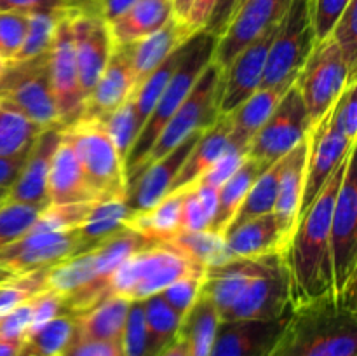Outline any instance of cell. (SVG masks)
Here are the masks:
<instances>
[{
	"instance_id": "obj_1",
	"label": "cell",
	"mask_w": 357,
	"mask_h": 356,
	"mask_svg": "<svg viewBox=\"0 0 357 356\" xmlns=\"http://www.w3.org/2000/svg\"><path fill=\"white\" fill-rule=\"evenodd\" d=\"M345 166L347 156L338 164L323 191L296 223L286 250V264L291 278L293 307L333 295L330 227L335 199L344 178Z\"/></svg>"
},
{
	"instance_id": "obj_2",
	"label": "cell",
	"mask_w": 357,
	"mask_h": 356,
	"mask_svg": "<svg viewBox=\"0 0 357 356\" xmlns=\"http://www.w3.org/2000/svg\"><path fill=\"white\" fill-rule=\"evenodd\" d=\"M356 302L333 295L291 309L272 356H356Z\"/></svg>"
},
{
	"instance_id": "obj_3",
	"label": "cell",
	"mask_w": 357,
	"mask_h": 356,
	"mask_svg": "<svg viewBox=\"0 0 357 356\" xmlns=\"http://www.w3.org/2000/svg\"><path fill=\"white\" fill-rule=\"evenodd\" d=\"M216 40H218V37L209 34L204 28L192 34L185 40L183 52H181V58L176 70L171 75L166 89L162 91L160 98L157 100L152 114L149 115V119L143 124L135 145L129 150V156L124 163L126 185L129 184L131 177L135 175L136 168L139 166V163L145 159L149 150L152 149L153 142L157 140L159 133L162 131L164 126L173 117L174 112L180 108V105L183 103V100L190 93L192 87L195 86V82L201 77V73L204 72L206 66L211 63Z\"/></svg>"
},
{
	"instance_id": "obj_4",
	"label": "cell",
	"mask_w": 357,
	"mask_h": 356,
	"mask_svg": "<svg viewBox=\"0 0 357 356\" xmlns=\"http://www.w3.org/2000/svg\"><path fill=\"white\" fill-rule=\"evenodd\" d=\"M194 271L206 269L185 258L167 243H153L132 253L115 269L108 293L142 302Z\"/></svg>"
},
{
	"instance_id": "obj_5",
	"label": "cell",
	"mask_w": 357,
	"mask_h": 356,
	"mask_svg": "<svg viewBox=\"0 0 357 356\" xmlns=\"http://www.w3.org/2000/svg\"><path fill=\"white\" fill-rule=\"evenodd\" d=\"M222 86L223 70L211 61L206 66L204 72L201 73V77L197 79L195 86L192 87L190 93L187 94L180 108L174 112L173 117L167 121L162 131L159 133L152 149L149 150L145 159L136 168L128 187L146 166H150L157 159H160V157L169 154L173 149H176L190 135L197 131H204V129H208L209 126H213L218 121Z\"/></svg>"
},
{
	"instance_id": "obj_6",
	"label": "cell",
	"mask_w": 357,
	"mask_h": 356,
	"mask_svg": "<svg viewBox=\"0 0 357 356\" xmlns=\"http://www.w3.org/2000/svg\"><path fill=\"white\" fill-rule=\"evenodd\" d=\"M63 136L72 145L98 201L126 199L128 185L124 163L119 157L103 121L80 117L63 129Z\"/></svg>"
},
{
	"instance_id": "obj_7",
	"label": "cell",
	"mask_w": 357,
	"mask_h": 356,
	"mask_svg": "<svg viewBox=\"0 0 357 356\" xmlns=\"http://www.w3.org/2000/svg\"><path fill=\"white\" fill-rule=\"evenodd\" d=\"M357 178L356 145L347 154V166L335 199L330 227L333 297L337 302H356L357 267Z\"/></svg>"
},
{
	"instance_id": "obj_8",
	"label": "cell",
	"mask_w": 357,
	"mask_h": 356,
	"mask_svg": "<svg viewBox=\"0 0 357 356\" xmlns=\"http://www.w3.org/2000/svg\"><path fill=\"white\" fill-rule=\"evenodd\" d=\"M47 51L24 61L3 63L0 72V100L42 128L59 126Z\"/></svg>"
},
{
	"instance_id": "obj_9",
	"label": "cell",
	"mask_w": 357,
	"mask_h": 356,
	"mask_svg": "<svg viewBox=\"0 0 357 356\" xmlns=\"http://www.w3.org/2000/svg\"><path fill=\"white\" fill-rule=\"evenodd\" d=\"M314 45L309 0H291L268 49L260 87L293 86Z\"/></svg>"
},
{
	"instance_id": "obj_10",
	"label": "cell",
	"mask_w": 357,
	"mask_h": 356,
	"mask_svg": "<svg viewBox=\"0 0 357 356\" xmlns=\"http://www.w3.org/2000/svg\"><path fill=\"white\" fill-rule=\"evenodd\" d=\"M352 77H356V70L349 68L333 38L328 37L326 40L314 45L295 80L312 128L330 114L337 98Z\"/></svg>"
},
{
	"instance_id": "obj_11",
	"label": "cell",
	"mask_w": 357,
	"mask_h": 356,
	"mask_svg": "<svg viewBox=\"0 0 357 356\" xmlns=\"http://www.w3.org/2000/svg\"><path fill=\"white\" fill-rule=\"evenodd\" d=\"M312 131L305 103L296 84L284 93L282 100L248 145V157L272 166L291 152Z\"/></svg>"
},
{
	"instance_id": "obj_12",
	"label": "cell",
	"mask_w": 357,
	"mask_h": 356,
	"mask_svg": "<svg viewBox=\"0 0 357 356\" xmlns=\"http://www.w3.org/2000/svg\"><path fill=\"white\" fill-rule=\"evenodd\" d=\"M70 14L72 10L59 20L54 38L47 51L49 75H51L56 110H58V124L63 129L79 121L86 108V98L80 89L79 72H77Z\"/></svg>"
},
{
	"instance_id": "obj_13",
	"label": "cell",
	"mask_w": 357,
	"mask_h": 356,
	"mask_svg": "<svg viewBox=\"0 0 357 356\" xmlns=\"http://www.w3.org/2000/svg\"><path fill=\"white\" fill-rule=\"evenodd\" d=\"M291 309V278L284 257L248 283L222 321H271Z\"/></svg>"
},
{
	"instance_id": "obj_14",
	"label": "cell",
	"mask_w": 357,
	"mask_h": 356,
	"mask_svg": "<svg viewBox=\"0 0 357 356\" xmlns=\"http://www.w3.org/2000/svg\"><path fill=\"white\" fill-rule=\"evenodd\" d=\"M80 253L77 230L26 234L0 248V269L13 278L44 271Z\"/></svg>"
},
{
	"instance_id": "obj_15",
	"label": "cell",
	"mask_w": 357,
	"mask_h": 356,
	"mask_svg": "<svg viewBox=\"0 0 357 356\" xmlns=\"http://www.w3.org/2000/svg\"><path fill=\"white\" fill-rule=\"evenodd\" d=\"M70 20L80 89L87 100L107 66L115 44L108 23L98 14L94 6L73 9Z\"/></svg>"
},
{
	"instance_id": "obj_16",
	"label": "cell",
	"mask_w": 357,
	"mask_h": 356,
	"mask_svg": "<svg viewBox=\"0 0 357 356\" xmlns=\"http://www.w3.org/2000/svg\"><path fill=\"white\" fill-rule=\"evenodd\" d=\"M289 3L291 0H244L216 40L211 61L225 70L246 45L282 20Z\"/></svg>"
},
{
	"instance_id": "obj_17",
	"label": "cell",
	"mask_w": 357,
	"mask_h": 356,
	"mask_svg": "<svg viewBox=\"0 0 357 356\" xmlns=\"http://www.w3.org/2000/svg\"><path fill=\"white\" fill-rule=\"evenodd\" d=\"M354 145L356 140H349L340 131L331 128L330 114L319 124L314 126L310 131L309 157H307L305 184H303L302 199H300L298 222Z\"/></svg>"
},
{
	"instance_id": "obj_18",
	"label": "cell",
	"mask_w": 357,
	"mask_h": 356,
	"mask_svg": "<svg viewBox=\"0 0 357 356\" xmlns=\"http://www.w3.org/2000/svg\"><path fill=\"white\" fill-rule=\"evenodd\" d=\"M279 23L268 27L258 38L243 49L223 70V86L220 94V115H229L260 89L267 63L268 49L275 37Z\"/></svg>"
},
{
	"instance_id": "obj_19",
	"label": "cell",
	"mask_w": 357,
	"mask_h": 356,
	"mask_svg": "<svg viewBox=\"0 0 357 356\" xmlns=\"http://www.w3.org/2000/svg\"><path fill=\"white\" fill-rule=\"evenodd\" d=\"M289 314L271 321H220L209 356H272Z\"/></svg>"
},
{
	"instance_id": "obj_20",
	"label": "cell",
	"mask_w": 357,
	"mask_h": 356,
	"mask_svg": "<svg viewBox=\"0 0 357 356\" xmlns=\"http://www.w3.org/2000/svg\"><path fill=\"white\" fill-rule=\"evenodd\" d=\"M61 126H51L37 136L20 177L7 188L3 201L21 202V205L38 206V208H45L49 205L45 184H47L52 157L61 142Z\"/></svg>"
},
{
	"instance_id": "obj_21",
	"label": "cell",
	"mask_w": 357,
	"mask_h": 356,
	"mask_svg": "<svg viewBox=\"0 0 357 356\" xmlns=\"http://www.w3.org/2000/svg\"><path fill=\"white\" fill-rule=\"evenodd\" d=\"M201 135L202 131L190 135L176 149H173L169 154L157 159L150 166H146L135 178V181L128 187V194H126V202H128L132 213L145 212V209L152 208L164 195L169 194L174 177L181 170L188 154L192 152Z\"/></svg>"
},
{
	"instance_id": "obj_22",
	"label": "cell",
	"mask_w": 357,
	"mask_h": 356,
	"mask_svg": "<svg viewBox=\"0 0 357 356\" xmlns=\"http://www.w3.org/2000/svg\"><path fill=\"white\" fill-rule=\"evenodd\" d=\"M129 96H132L131 51L129 44L114 45L110 59L101 72L96 86L86 100L82 117H93L105 121L114 114Z\"/></svg>"
},
{
	"instance_id": "obj_23",
	"label": "cell",
	"mask_w": 357,
	"mask_h": 356,
	"mask_svg": "<svg viewBox=\"0 0 357 356\" xmlns=\"http://www.w3.org/2000/svg\"><path fill=\"white\" fill-rule=\"evenodd\" d=\"M288 239L274 212L255 216L225 234L227 262L234 258H255L286 253Z\"/></svg>"
},
{
	"instance_id": "obj_24",
	"label": "cell",
	"mask_w": 357,
	"mask_h": 356,
	"mask_svg": "<svg viewBox=\"0 0 357 356\" xmlns=\"http://www.w3.org/2000/svg\"><path fill=\"white\" fill-rule=\"evenodd\" d=\"M310 133L305 140L298 143L291 152L281 159V175H279V192L274 213L282 227L286 239L291 241L293 232L298 223L300 199H302L303 184H305L307 157H309Z\"/></svg>"
},
{
	"instance_id": "obj_25",
	"label": "cell",
	"mask_w": 357,
	"mask_h": 356,
	"mask_svg": "<svg viewBox=\"0 0 357 356\" xmlns=\"http://www.w3.org/2000/svg\"><path fill=\"white\" fill-rule=\"evenodd\" d=\"M49 205L98 201L68 140L61 135L45 184Z\"/></svg>"
},
{
	"instance_id": "obj_26",
	"label": "cell",
	"mask_w": 357,
	"mask_h": 356,
	"mask_svg": "<svg viewBox=\"0 0 357 356\" xmlns=\"http://www.w3.org/2000/svg\"><path fill=\"white\" fill-rule=\"evenodd\" d=\"M190 37L187 27L176 17H171L160 30L152 35L129 44L131 51V72H132V94L139 89L146 77Z\"/></svg>"
},
{
	"instance_id": "obj_27",
	"label": "cell",
	"mask_w": 357,
	"mask_h": 356,
	"mask_svg": "<svg viewBox=\"0 0 357 356\" xmlns=\"http://www.w3.org/2000/svg\"><path fill=\"white\" fill-rule=\"evenodd\" d=\"M230 131H232L230 115H220L215 124L204 129L192 152L188 154L181 170L174 177L169 192L180 191V188L195 184L218 161V157L229 149Z\"/></svg>"
},
{
	"instance_id": "obj_28",
	"label": "cell",
	"mask_w": 357,
	"mask_h": 356,
	"mask_svg": "<svg viewBox=\"0 0 357 356\" xmlns=\"http://www.w3.org/2000/svg\"><path fill=\"white\" fill-rule=\"evenodd\" d=\"M173 16V0H136L108 28L115 45L132 44L160 30Z\"/></svg>"
},
{
	"instance_id": "obj_29",
	"label": "cell",
	"mask_w": 357,
	"mask_h": 356,
	"mask_svg": "<svg viewBox=\"0 0 357 356\" xmlns=\"http://www.w3.org/2000/svg\"><path fill=\"white\" fill-rule=\"evenodd\" d=\"M131 300L108 295L96 306L75 314V337L86 341L121 342Z\"/></svg>"
},
{
	"instance_id": "obj_30",
	"label": "cell",
	"mask_w": 357,
	"mask_h": 356,
	"mask_svg": "<svg viewBox=\"0 0 357 356\" xmlns=\"http://www.w3.org/2000/svg\"><path fill=\"white\" fill-rule=\"evenodd\" d=\"M289 87H260L244 103H241L232 114H229L230 121H232L230 145L248 150V145L253 140V136L267 122V119L271 117V114L275 110V107Z\"/></svg>"
},
{
	"instance_id": "obj_31",
	"label": "cell",
	"mask_w": 357,
	"mask_h": 356,
	"mask_svg": "<svg viewBox=\"0 0 357 356\" xmlns=\"http://www.w3.org/2000/svg\"><path fill=\"white\" fill-rule=\"evenodd\" d=\"M187 188L169 192L145 212L132 213L128 229L142 234L153 243H167L181 232V209Z\"/></svg>"
},
{
	"instance_id": "obj_32",
	"label": "cell",
	"mask_w": 357,
	"mask_h": 356,
	"mask_svg": "<svg viewBox=\"0 0 357 356\" xmlns=\"http://www.w3.org/2000/svg\"><path fill=\"white\" fill-rule=\"evenodd\" d=\"M267 164L260 163V161L253 159V157H246L239 170L218 188V201H216V212L213 216V222L209 225V232H215L218 236L225 237L227 229H229L230 222L236 216L237 209L243 205L244 198L253 187L255 181L260 178V175L267 170Z\"/></svg>"
},
{
	"instance_id": "obj_33",
	"label": "cell",
	"mask_w": 357,
	"mask_h": 356,
	"mask_svg": "<svg viewBox=\"0 0 357 356\" xmlns=\"http://www.w3.org/2000/svg\"><path fill=\"white\" fill-rule=\"evenodd\" d=\"M220 316L208 293L201 288L197 300L181 320L178 337L183 341L187 356H209L218 330Z\"/></svg>"
},
{
	"instance_id": "obj_34",
	"label": "cell",
	"mask_w": 357,
	"mask_h": 356,
	"mask_svg": "<svg viewBox=\"0 0 357 356\" xmlns=\"http://www.w3.org/2000/svg\"><path fill=\"white\" fill-rule=\"evenodd\" d=\"M132 216L131 208L126 199H110L98 201L93 212L87 216L86 223L77 229L80 241V253L93 250L110 236L128 229V222ZM79 253V255H80Z\"/></svg>"
},
{
	"instance_id": "obj_35",
	"label": "cell",
	"mask_w": 357,
	"mask_h": 356,
	"mask_svg": "<svg viewBox=\"0 0 357 356\" xmlns=\"http://www.w3.org/2000/svg\"><path fill=\"white\" fill-rule=\"evenodd\" d=\"M279 175H281V159L268 166L264 173L260 175L253 187L244 198L243 205L237 209L236 216L230 222L227 232L236 229L241 223L248 222V220L255 218V216L265 215V213L274 212L275 201H278V192H279ZM225 232V234H227Z\"/></svg>"
},
{
	"instance_id": "obj_36",
	"label": "cell",
	"mask_w": 357,
	"mask_h": 356,
	"mask_svg": "<svg viewBox=\"0 0 357 356\" xmlns=\"http://www.w3.org/2000/svg\"><path fill=\"white\" fill-rule=\"evenodd\" d=\"M142 307L152 349L155 356H159L178 337L183 318L176 311L171 309V306L162 299L160 293L142 300Z\"/></svg>"
},
{
	"instance_id": "obj_37",
	"label": "cell",
	"mask_w": 357,
	"mask_h": 356,
	"mask_svg": "<svg viewBox=\"0 0 357 356\" xmlns=\"http://www.w3.org/2000/svg\"><path fill=\"white\" fill-rule=\"evenodd\" d=\"M171 248L194 262L201 267H215L225 264V237L218 236L209 230H197V232H180L173 239L167 241Z\"/></svg>"
},
{
	"instance_id": "obj_38",
	"label": "cell",
	"mask_w": 357,
	"mask_h": 356,
	"mask_svg": "<svg viewBox=\"0 0 357 356\" xmlns=\"http://www.w3.org/2000/svg\"><path fill=\"white\" fill-rule=\"evenodd\" d=\"M44 129L0 100V156H14L31 149Z\"/></svg>"
},
{
	"instance_id": "obj_39",
	"label": "cell",
	"mask_w": 357,
	"mask_h": 356,
	"mask_svg": "<svg viewBox=\"0 0 357 356\" xmlns=\"http://www.w3.org/2000/svg\"><path fill=\"white\" fill-rule=\"evenodd\" d=\"M218 201V188L209 187L202 181L188 185L181 209V232L208 230L213 222Z\"/></svg>"
},
{
	"instance_id": "obj_40",
	"label": "cell",
	"mask_w": 357,
	"mask_h": 356,
	"mask_svg": "<svg viewBox=\"0 0 357 356\" xmlns=\"http://www.w3.org/2000/svg\"><path fill=\"white\" fill-rule=\"evenodd\" d=\"M98 201L84 202H66V205H47L38 216L35 218L33 225L26 234H42V232H65V230H77L84 225L93 212ZM24 234V236H26Z\"/></svg>"
},
{
	"instance_id": "obj_41",
	"label": "cell",
	"mask_w": 357,
	"mask_h": 356,
	"mask_svg": "<svg viewBox=\"0 0 357 356\" xmlns=\"http://www.w3.org/2000/svg\"><path fill=\"white\" fill-rule=\"evenodd\" d=\"M185 44V42H183ZM183 44L178 49H174L149 77H146L145 82L139 86V89L132 94V100H135L136 112H138L139 122H142V128L145 124V121L149 119V115L152 114L153 107H155L157 100L160 98L162 91L166 89L167 82H169L171 75L176 70L178 63H180L181 52H183Z\"/></svg>"
},
{
	"instance_id": "obj_42",
	"label": "cell",
	"mask_w": 357,
	"mask_h": 356,
	"mask_svg": "<svg viewBox=\"0 0 357 356\" xmlns=\"http://www.w3.org/2000/svg\"><path fill=\"white\" fill-rule=\"evenodd\" d=\"M103 124L107 128V133L110 136L112 143H114L115 150H117L119 157H121L122 163H126L129 150L135 145L136 138L142 131V122H139L132 96H129L114 114L108 115Z\"/></svg>"
},
{
	"instance_id": "obj_43",
	"label": "cell",
	"mask_w": 357,
	"mask_h": 356,
	"mask_svg": "<svg viewBox=\"0 0 357 356\" xmlns=\"http://www.w3.org/2000/svg\"><path fill=\"white\" fill-rule=\"evenodd\" d=\"M65 14L66 13L30 14V16H28V30L26 35H24L23 45H21L20 52L16 54L14 61H24V59L44 54V52L51 47L56 28H58L59 20H61Z\"/></svg>"
},
{
	"instance_id": "obj_44",
	"label": "cell",
	"mask_w": 357,
	"mask_h": 356,
	"mask_svg": "<svg viewBox=\"0 0 357 356\" xmlns=\"http://www.w3.org/2000/svg\"><path fill=\"white\" fill-rule=\"evenodd\" d=\"M44 208L21 202H0V248L21 239Z\"/></svg>"
},
{
	"instance_id": "obj_45",
	"label": "cell",
	"mask_w": 357,
	"mask_h": 356,
	"mask_svg": "<svg viewBox=\"0 0 357 356\" xmlns=\"http://www.w3.org/2000/svg\"><path fill=\"white\" fill-rule=\"evenodd\" d=\"M121 344L124 356H155L145 327L142 302H131L129 306Z\"/></svg>"
},
{
	"instance_id": "obj_46",
	"label": "cell",
	"mask_w": 357,
	"mask_h": 356,
	"mask_svg": "<svg viewBox=\"0 0 357 356\" xmlns=\"http://www.w3.org/2000/svg\"><path fill=\"white\" fill-rule=\"evenodd\" d=\"M204 274L206 271H194L183 278L176 279L160 292V295L169 304L171 309L176 311L181 318H185V314L190 311V307L197 300L202 283H204Z\"/></svg>"
},
{
	"instance_id": "obj_47",
	"label": "cell",
	"mask_w": 357,
	"mask_h": 356,
	"mask_svg": "<svg viewBox=\"0 0 357 356\" xmlns=\"http://www.w3.org/2000/svg\"><path fill=\"white\" fill-rule=\"evenodd\" d=\"M26 30V14L0 10V59L3 63L14 61L21 45H23Z\"/></svg>"
},
{
	"instance_id": "obj_48",
	"label": "cell",
	"mask_w": 357,
	"mask_h": 356,
	"mask_svg": "<svg viewBox=\"0 0 357 356\" xmlns=\"http://www.w3.org/2000/svg\"><path fill=\"white\" fill-rule=\"evenodd\" d=\"M357 77H352L335 101L330 110V126L347 136L349 140H356L357 135V101L356 86Z\"/></svg>"
},
{
	"instance_id": "obj_49",
	"label": "cell",
	"mask_w": 357,
	"mask_h": 356,
	"mask_svg": "<svg viewBox=\"0 0 357 356\" xmlns=\"http://www.w3.org/2000/svg\"><path fill=\"white\" fill-rule=\"evenodd\" d=\"M331 38L340 49L349 68L356 70L357 63V0H351L347 9L331 30Z\"/></svg>"
},
{
	"instance_id": "obj_50",
	"label": "cell",
	"mask_w": 357,
	"mask_h": 356,
	"mask_svg": "<svg viewBox=\"0 0 357 356\" xmlns=\"http://www.w3.org/2000/svg\"><path fill=\"white\" fill-rule=\"evenodd\" d=\"M351 0H309L310 24H312L316 44L330 37L331 30Z\"/></svg>"
},
{
	"instance_id": "obj_51",
	"label": "cell",
	"mask_w": 357,
	"mask_h": 356,
	"mask_svg": "<svg viewBox=\"0 0 357 356\" xmlns=\"http://www.w3.org/2000/svg\"><path fill=\"white\" fill-rule=\"evenodd\" d=\"M248 157V150L237 149V147L229 145V149L218 157L215 164L199 178V181L209 185V187L220 188L243 164V161Z\"/></svg>"
},
{
	"instance_id": "obj_52",
	"label": "cell",
	"mask_w": 357,
	"mask_h": 356,
	"mask_svg": "<svg viewBox=\"0 0 357 356\" xmlns=\"http://www.w3.org/2000/svg\"><path fill=\"white\" fill-rule=\"evenodd\" d=\"M72 0H0V10L20 14H40V13H68L77 9Z\"/></svg>"
},
{
	"instance_id": "obj_53",
	"label": "cell",
	"mask_w": 357,
	"mask_h": 356,
	"mask_svg": "<svg viewBox=\"0 0 357 356\" xmlns=\"http://www.w3.org/2000/svg\"><path fill=\"white\" fill-rule=\"evenodd\" d=\"M59 356H124V353H122L121 342L86 341V339H77L73 335L72 341Z\"/></svg>"
},
{
	"instance_id": "obj_54",
	"label": "cell",
	"mask_w": 357,
	"mask_h": 356,
	"mask_svg": "<svg viewBox=\"0 0 357 356\" xmlns=\"http://www.w3.org/2000/svg\"><path fill=\"white\" fill-rule=\"evenodd\" d=\"M236 3L237 0H216L204 30H208L209 34L220 37V35L225 31L227 24L230 23V17H232L234 9H236Z\"/></svg>"
},
{
	"instance_id": "obj_55",
	"label": "cell",
	"mask_w": 357,
	"mask_h": 356,
	"mask_svg": "<svg viewBox=\"0 0 357 356\" xmlns=\"http://www.w3.org/2000/svg\"><path fill=\"white\" fill-rule=\"evenodd\" d=\"M30 150L31 149H28L14 156H0V188H9L17 180Z\"/></svg>"
},
{
	"instance_id": "obj_56",
	"label": "cell",
	"mask_w": 357,
	"mask_h": 356,
	"mask_svg": "<svg viewBox=\"0 0 357 356\" xmlns=\"http://www.w3.org/2000/svg\"><path fill=\"white\" fill-rule=\"evenodd\" d=\"M215 2L216 0H195L187 20H185V27H187L188 34L192 35L206 27L209 16H211L213 7H215Z\"/></svg>"
},
{
	"instance_id": "obj_57",
	"label": "cell",
	"mask_w": 357,
	"mask_h": 356,
	"mask_svg": "<svg viewBox=\"0 0 357 356\" xmlns=\"http://www.w3.org/2000/svg\"><path fill=\"white\" fill-rule=\"evenodd\" d=\"M135 2L136 0H96L94 9L107 23H112L119 16H122Z\"/></svg>"
},
{
	"instance_id": "obj_58",
	"label": "cell",
	"mask_w": 357,
	"mask_h": 356,
	"mask_svg": "<svg viewBox=\"0 0 357 356\" xmlns=\"http://www.w3.org/2000/svg\"><path fill=\"white\" fill-rule=\"evenodd\" d=\"M195 0H173V13L176 20H180L185 24L188 13H190L192 6H194Z\"/></svg>"
},
{
	"instance_id": "obj_59",
	"label": "cell",
	"mask_w": 357,
	"mask_h": 356,
	"mask_svg": "<svg viewBox=\"0 0 357 356\" xmlns=\"http://www.w3.org/2000/svg\"><path fill=\"white\" fill-rule=\"evenodd\" d=\"M21 351H23V342L0 339V356H21Z\"/></svg>"
},
{
	"instance_id": "obj_60",
	"label": "cell",
	"mask_w": 357,
	"mask_h": 356,
	"mask_svg": "<svg viewBox=\"0 0 357 356\" xmlns=\"http://www.w3.org/2000/svg\"><path fill=\"white\" fill-rule=\"evenodd\" d=\"M72 2H75L77 6H80V7H89V6H94V2H96V0H72Z\"/></svg>"
},
{
	"instance_id": "obj_61",
	"label": "cell",
	"mask_w": 357,
	"mask_h": 356,
	"mask_svg": "<svg viewBox=\"0 0 357 356\" xmlns=\"http://www.w3.org/2000/svg\"><path fill=\"white\" fill-rule=\"evenodd\" d=\"M9 279H13V276H9L7 272H3L2 269H0V283H6L9 281Z\"/></svg>"
},
{
	"instance_id": "obj_62",
	"label": "cell",
	"mask_w": 357,
	"mask_h": 356,
	"mask_svg": "<svg viewBox=\"0 0 357 356\" xmlns=\"http://www.w3.org/2000/svg\"><path fill=\"white\" fill-rule=\"evenodd\" d=\"M6 194H7V188H0V202L6 199Z\"/></svg>"
},
{
	"instance_id": "obj_63",
	"label": "cell",
	"mask_w": 357,
	"mask_h": 356,
	"mask_svg": "<svg viewBox=\"0 0 357 356\" xmlns=\"http://www.w3.org/2000/svg\"><path fill=\"white\" fill-rule=\"evenodd\" d=\"M243 2H244V0H237V3H236V9H234V13H236V10L239 9V7H241V3H243ZM232 16H234V14H232ZM230 20H232V17H230Z\"/></svg>"
},
{
	"instance_id": "obj_64",
	"label": "cell",
	"mask_w": 357,
	"mask_h": 356,
	"mask_svg": "<svg viewBox=\"0 0 357 356\" xmlns=\"http://www.w3.org/2000/svg\"><path fill=\"white\" fill-rule=\"evenodd\" d=\"M2 68H3V61H2V59H0V72H2Z\"/></svg>"
}]
</instances>
